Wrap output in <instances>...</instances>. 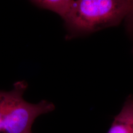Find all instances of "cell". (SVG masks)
Instances as JSON below:
<instances>
[{
  "label": "cell",
  "instance_id": "1",
  "mask_svg": "<svg viewBox=\"0 0 133 133\" xmlns=\"http://www.w3.org/2000/svg\"><path fill=\"white\" fill-rule=\"evenodd\" d=\"M62 20L67 40L123 24L133 35V0H71Z\"/></svg>",
  "mask_w": 133,
  "mask_h": 133
},
{
  "label": "cell",
  "instance_id": "2",
  "mask_svg": "<svg viewBox=\"0 0 133 133\" xmlns=\"http://www.w3.org/2000/svg\"><path fill=\"white\" fill-rule=\"evenodd\" d=\"M28 87L25 81H17L11 91L0 90V133H31L38 116L52 112L55 105L43 100L37 104L25 101Z\"/></svg>",
  "mask_w": 133,
  "mask_h": 133
},
{
  "label": "cell",
  "instance_id": "3",
  "mask_svg": "<svg viewBox=\"0 0 133 133\" xmlns=\"http://www.w3.org/2000/svg\"><path fill=\"white\" fill-rule=\"evenodd\" d=\"M107 133H133V96H129Z\"/></svg>",
  "mask_w": 133,
  "mask_h": 133
},
{
  "label": "cell",
  "instance_id": "4",
  "mask_svg": "<svg viewBox=\"0 0 133 133\" xmlns=\"http://www.w3.org/2000/svg\"><path fill=\"white\" fill-rule=\"evenodd\" d=\"M30 2L39 9L56 13L63 19L69 11L71 0H34Z\"/></svg>",
  "mask_w": 133,
  "mask_h": 133
}]
</instances>
